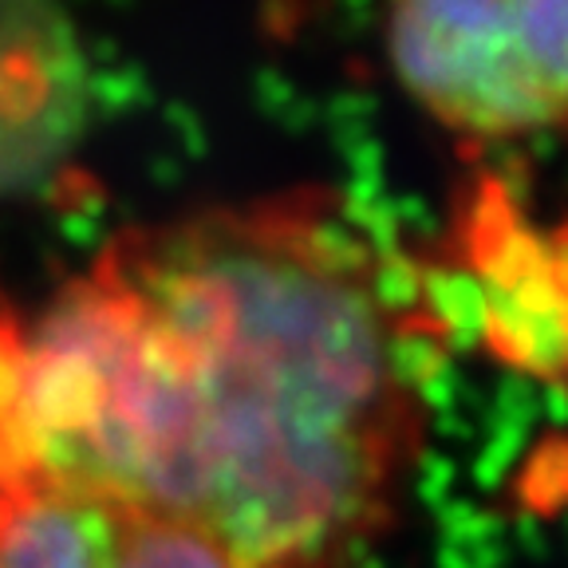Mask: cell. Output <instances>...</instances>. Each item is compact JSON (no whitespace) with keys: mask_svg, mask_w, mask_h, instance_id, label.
Returning <instances> with one entry per match:
<instances>
[{"mask_svg":"<svg viewBox=\"0 0 568 568\" xmlns=\"http://www.w3.org/2000/svg\"><path fill=\"white\" fill-rule=\"evenodd\" d=\"M379 28L407 99L474 154L568 146V0H379Z\"/></svg>","mask_w":568,"mask_h":568,"instance_id":"cell-2","label":"cell"},{"mask_svg":"<svg viewBox=\"0 0 568 568\" xmlns=\"http://www.w3.org/2000/svg\"><path fill=\"white\" fill-rule=\"evenodd\" d=\"M454 320L514 367L568 375V217L529 202L506 166L474 162L450 197L438 248H426Z\"/></svg>","mask_w":568,"mask_h":568,"instance_id":"cell-3","label":"cell"},{"mask_svg":"<svg viewBox=\"0 0 568 568\" xmlns=\"http://www.w3.org/2000/svg\"><path fill=\"white\" fill-rule=\"evenodd\" d=\"M0 568H241L194 525L83 481H0Z\"/></svg>","mask_w":568,"mask_h":568,"instance_id":"cell-4","label":"cell"},{"mask_svg":"<svg viewBox=\"0 0 568 568\" xmlns=\"http://www.w3.org/2000/svg\"><path fill=\"white\" fill-rule=\"evenodd\" d=\"M458 320L347 190L134 225L20 324L12 478L194 525L241 568H364L407 506Z\"/></svg>","mask_w":568,"mask_h":568,"instance_id":"cell-1","label":"cell"},{"mask_svg":"<svg viewBox=\"0 0 568 568\" xmlns=\"http://www.w3.org/2000/svg\"><path fill=\"white\" fill-rule=\"evenodd\" d=\"M17 312L9 308V304H4V296H0V332H9V324H17Z\"/></svg>","mask_w":568,"mask_h":568,"instance_id":"cell-5","label":"cell"}]
</instances>
